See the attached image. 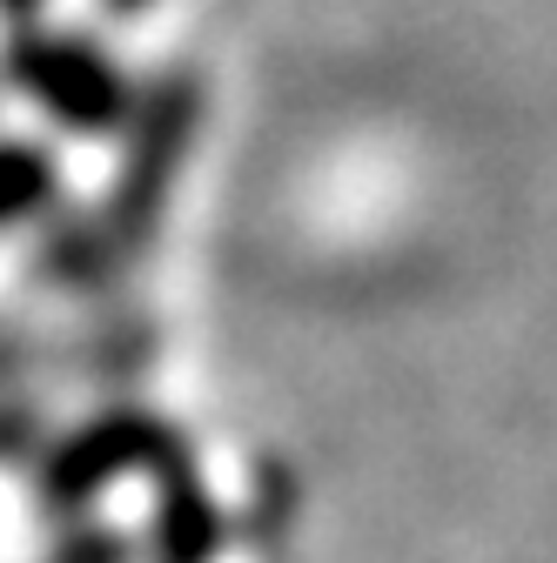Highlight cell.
Masks as SVG:
<instances>
[{
	"instance_id": "obj_2",
	"label": "cell",
	"mask_w": 557,
	"mask_h": 563,
	"mask_svg": "<svg viewBox=\"0 0 557 563\" xmlns=\"http://www.w3.org/2000/svg\"><path fill=\"white\" fill-rule=\"evenodd\" d=\"M0 75L67 134H121L142 101L121 60H108L75 27H14L0 47Z\"/></svg>"
},
{
	"instance_id": "obj_5",
	"label": "cell",
	"mask_w": 557,
	"mask_h": 563,
	"mask_svg": "<svg viewBox=\"0 0 557 563\" xmlns=\"http://www.w3.org/2000/svg\"><path fill=\"white\" fill-rule=\"evenodd\" d=\"M47 282H61V289H101V282H114L128 268L114 229L101 208H54L47 229H41V262H34Z\"/></svg>"
},
{
	"instance_id": "obj_4",
	"label": "cell",
	"mask_w": 557,
	"mask_h": 563,
	"mask_svg": "<svg viewBox=\"0 0 557 563\" xmlns=\"http://www.w3.org/2000/svg\"><path fill=\"white\" fill-rule=\"evenodd\" d=\"M155 476V517H149V563H216L229 543V517L208 497V483L195 470L188 437H175V450L149 470Z\"/></svg>"
},
{
	"instance_id": "obj_9",
	"label": "cell",
	"mask_w": 557,
	"mask_h": 563,
	"mask_svg": "<svg viewBox=\"0 0 557 563\" xmlns=\"http://www.w3.org/2000/svg\"><path fill=\"white\" fill-rule=\"evenodd\" d=\"M41 8H47V0H0V21H14V27H41Z\"/></svg>"
},
{
	"instance_id": "obj_6",
	"label": "cell",
	"mask_w": 557,
	"mask_h": 563,
	"mask_svg": "<svg viewBox=\"0 0 557 563\" xmlns=\"http://www.w3.org/2000/svg\"><path fill=\"white\" fill-rule=\"evenodd\" d=\"M61 208V168L41 141L0 134V229L14 222H47Z\"/></svg>"
},
{
	"instance_id": "obj_8",
	"label": "cell",
	"mask_w": 557,
	"mask_h": 563,
	"mask_svg": "<svg viewBox=\"0 0 557 563\" xmlns=\"http://www.w3.org/2000/svg\"><path fill=\"white\" fill-rule=\"evenodd\" d=\"M41 443V409L14 389H0V463H14Z\"/></svg>"
},
{
	"instance_id": "obj_1",
	"label": "cell",
	"mask_w": 557,
	"mask_h": 563,
	"mask_svg": "<svg viewBox=\"0 0 557 563\" xmlns=\"http://www.w3.org/2000/svg\"><path fill=\"white\" fill-rule=\"evenodd\" d=\"M195 128H201V81L188 67H162L142 88V101H134V121L121 128V155H114L108 201H101V216H108L128 262L155 242L168 201H175V181L188 168Z\"/></svg>"
},
{
	"instance_id": "obj_7",
	"label": "cell",
	"mask_w": 557,
	"mask_h": 563,
	"mask_svg": "<svg viewBox=\"0 0 557 563\" xmlns=\"http://www.w3.org/2000/svg\"><path fill=\"white\" fill-rule=\"evenodd\" d=\"M47 563H134V543L108 523H75L47 550Z\"/></svg>"
},
{
	"instance_id": "obj_3",
	"label": "cell",
	"mask_w": 557,
	"mask_h": 563,
	"mask_svg": "<svg viewBox=\"0 0 557 563\" xmlns=\"http://www.w3.org/2000/svg\"><path fill=\"white\" fill-rule=\"evenodd\" d=\"M175 437L182 430H168L155 409H142V402H108L88 422H75L67 437L47 443V456H41V504L54 517H75V510H88L101 497L108 483H121L134 470H155L175 450Z\"/></svg>"
},
{
	"instance_id": "obj_10",
	"label": "cell",
	"mask_w": 557,
	"mask_h": 563,
	"mask_svg": "<svg viewBox=\"0 0 557 563\" xmlns=\"http://www.w3.org/2000/svg\"><path fill=\"white\" fill-rule=\"evenodd\" d=\"M108 14H142V8H155V0H101Z\"/></svg>"
}]
</instances>
